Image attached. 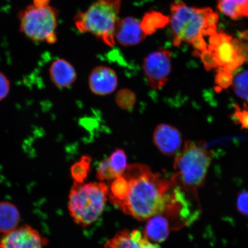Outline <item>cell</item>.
Masks as SVG:
<instances>
[{
	"label": "cell",
	"instance_id": "3957f363",
	"mask_svg": "<svg viewBox=\"0 0 248 248\" xmlns=\"http://www.w3.org/2000/svg\"><path fill=\"white\" fill-rule=\"evenodd\" d=\"M212 154L202 141H187L176 155L170 181L192 202L198 205V190L204 184Z\"/></svg>",
	"mask_w": 248,
	"mask_h": 248
},
{
	"label": "cell",
	"instance_id": "5b68a950",
	"mask_svg": "<svg viewBox=\"0 0 248 248\" xmlns=\"http://www.w3.org/2000/svg\"><path fill=\"white\" fill-rule=\"evenodd\" d=\"M120 6L121 0H97L86 11L76 15L74 23L80 32L91 33L105 45L113 46Z\"/></svg>",
	"mask_w": 248,
	"mask_h": 248
},
{
	"label": "cell",
	"instance_id": "6da1fadb",
	"mask_svg": "<svg viewBox=\"0 0 248 248\" xmlns=\"http://www.w3.org/2000/svg\"><path fill=\"white\" fill-rule=\"evenodd\" d=\"M111 203L139 221L166 215L181 221L184 207L171 181L154 173L147 166L127 167L108 189Z\"/></svg>",
	"mask_w": 248,
	"mask_h": 248
},
{
	"label": "cell",
	"instance_id": "2e32d148",
	"mask_svg": "<svg viewBox=\"0 0 248 248\" xmlns=\"http://www.w3.org/2000/svg\"><path fill=\"white\" fill-rule=\"evenodd\" d=\"M217 7L232 20L248 18V0H218Z\"/></svg>",
	"mask_w": 248,
	"mask_h": 248
},
{
	"label": "cell",
	"instance_id": "8fae6325",
	"mask_svg": "<svg viewBox=\"0 0 248 248\" xmlns=\"http://www.w3.org/2000/svg\"><path fill=\"white\" fill-rule=\"evenodd\" d=\"M118 77L111 68L99 66L92 71L89 78V86L95 95L105 96L111 94L117 88Z\"/></svg>",
	"mask_w": 248,
	"mask_h": 248
},
{
	"label": "cell",
	"instance_id": "7402d4cb",
	"mask_svg": "<svg viewBox=\"0 0 248 248\" xmlns=\"http://www.w3.org/2000/svg\"><path fill=\"white\" fill-rule=\"evenodd\" d=\"M117 178L110 165L108 158L102 160L99 164L97 170V178L100 181L115 179Z\"/></svg>",
	"mask_w": 248,
	"mask_h": 248
},
{
	"label": "cell",
	"instance_id": "cb8c5ba5",
	"mask_svg": "<svg viewBox=\"0 0 248 248\" xmlns=\"http://www.w3.org/2000/svg\"><path fill=\"white\" fill-rule=\"evenodd\" d=\"M233 117L236 123L240 124L242 128L248 129V109L247 107L242 108L235 105Z\"/></svg>",
	"mask_w": 248,
	"mask_h": 248
},
{
	"label": "cell",
	"instance_id": "ffe728a7",
	"mask_svg": "<svg viewBox=\"0 0 248 248\" xmlns=\"http://www.w3.org/2000/svg\"><path fill=\"white\" fill-rule=\"evenodd\" d=\"M232 86L238 97L248 100V70L244 71L234 77Z\"/></svg>",
	"mask_w": 248,
	"mask_h": 248
},
{
	"label": "cell",
	"instance_id": "4316f807",
	"mask_svg": "<svg viewBox=\"0 0 248 248\" xmlns=\"http://www.w3.org/2000/svg\"><path fill=\"white\" fill-rule=\"evenodd\" d=\"M143 248H160L155 245L152 244L150 241H148L144 245Z\"/></svg>",
	"mask_w": 248,
	"mask_h": 248
},
{
	"label": "cell",
	"instance_id": "d4e9b609",
	"mask_svg": "<svg viewBox=\"0 0 248 248\" xmlns=\"http://www.w3.org/2000/svg\"><path fill=\"white\" fill-rule=\"evenodd\" d=\"M11 82L5 74L0 71V102L8 97L11 91Z\"/></svg>",
	"mask_w": 248,
	"mask_h": 248
},
{
	"label": "cell",
	"instance_id": "52a82bcc",
	"mask_svg": "<svg viewBox=\"0 0 248 248\" xmlns=\"http://www.w3.org/2000/svg\"><path fill=\"white\" fill-rule=\"evenodd\" d=\"M143 71L150 88L159 90L168 81L172 70V53L169 49L160 48L144 59Z\"/></svg>",
	"mask_w": 248,
	"mask_h": 248
},
{
	"label": "cell",
	"instance_id": "5bb4252c",
	"mask_svg": "<svg viewBox=\"0 0 248 248\" xmlns=\"http://www.w3.org/2000/svg\"><path fill=\"white\" fill-rule=\"evenodd\" d=\"M148 241L139 231L124 230L105 245V248H142Z\"/></svg>",
	"mask_w": 248,
	"mask_h": 248
},
{
	"label": "cell",
	"instance_id": "d6986e66",
	"mask_svg": "<svg viewBox=\"0 0 248 248\" xmlns=\"http://www.w3.org/2000/svg\"><path fill=\"white\" fill-rule=\"evenodd\" d=\"M110 165L118 177L122 176L127 167L126 155L123 150L117 149L108 157Z\"/></svg>",
	"mask_w": 248,
	"mask_h": 248
},
{
	"label": "cell",
	"instance_id": "44dd1931",
	"mask_svg": "<svg viewBox=\"0 0 248 248\" xmlns=\"http://www.w3.org/2000/svg\"><path fill=\"white\" fill-rule=\"evenodd\" d=\"M115 101L118 106L122 109L130 110L135 106L136 96L131 90L124 89L118 92Z\"/></svg>",
	"mask_w": 248,
	"mask_h": 248
},
{
	"label": "cell",
	"instance_id": "30bf717a",
	"mask_svg": "<svg viewBox=\"0 0 248 248\" xmlns=\"http://www.w3.org/2000/svg\"><path fill=\"white\" fill-rule=\"evenodd\" d=\"M146 36L141 29L140 21L136 18L126 17L118 20L114 30V38L121 46L138 45L143 41Z\"/></svg>",
	"mask_w": 248,
	"mask_h": 248
},
{
	"label": "cell",
	"instance_id": "e0dca14e",
	"mask_svg": "<svg viewBox=\"0 0 248 248\" xmlns=\"http://www.w3.org/2000/svg\"><path fill=\"white\" fill-rule=\"evenodd\" d=\"M169 23L170 16L156 11L147 12L140 21L141 29L146 36L153 35Z\"/></svg>",
	"mask_w": 248,
	"mask_h": 248
},
{
	"label": "cell",
	"instance_id": "277c9868",
	"mask_svg": "<svg viewBox=\"0 0 248 248\" xmlns=\"http://www.w3.org/2000/svg\"><path fill=\"white\" fill-rule=\"evenodd\" d=\"M108 192L105 183L83 184L74 181L68 205L74 221L86 227L97 221L103 212Z\"/></svg>",
	"mask_w": 248,
	"mask_h": 248
},
{
	"label": "cell",
	"instance_id": "ac0fdd59",
	"mask_svg": "<svg viewBox=\"0 0 248 248\" xmlns=\"http://www.w3.org/2000/svg\"><path fill=\"white\" fill-rule=\"evenodd\" d=\"M91 157L88 156H83L78 162L74 163L71 167L70 173L74 181L83 183L88 177L91 163Z\"/></svg>",
	"mask_w": 248,
	"mask_h": 248
},
{
	"label": "cell",
	"instance_id": "7c38bea8",
	"mask_svg": "<svg viewBox=\"0 0 248 248\" xmlns=\"http://www.w3.org/2000/svg\"><path fill=\"white\" fill-rule=\"evenodd\" d=\"M48 72L52 84L59 89L69 88L77 78L75 68L63 59H58L52 62Z\"/></svg>",
	"mask_w": 248,
	"mask_h": 248
},
{
	"label": "cell",
	"instance_id": "9c48e42d",
	"mask_svg": "<svg viewBox=\"0 0 248 248\" xmlns=\"http://www.w3.org/2000/svg\"><path fill=\"white\" fill-rule=\"evenodd\" d=\"M154 143L166 156L175 155L182 146V138L177 128L169 124H159L153 133Z\"/></svg>",
	"mask_w": 248,
	"mask_h": 248
},
{
	"label": "cell",
	"instance_id": "7a4b0ae2",
	"mask_svg": "<svg viewBox=\"0 0 248 248\" xmlns=\"http://www.w3.org/2000/svg\"><path fill=\"white\" fill-rule=\"evenodd\" d=\"M170 11L173 45L187 43L193 46L194 54L200 57L208 47L204 37L217 32L218 15L210 8L189 7L181 1L173 2Z\"/></svg>",
	"mask_w": 248,
	"mask_h": 248
},
{
	"label": "cell",
	"instance_id": "ba28073f",
	"mask_svg": "<svg viewBox=\"0 0 248 248\" xmlns=\"http://www.w3.org/2000/svg\"><path fill=\"white\" fill-rule=\"evenodd\" d=\"M47 244L46 238L28 225L18 226L0 237V248H44Z\"/></svg>",
	"mask_w": 248,
	"mask_h": 248
},
{
	"label": "cell",
	"instance_id": "8992f818",
	"mask_svg": "<svg viewBox=\"0 0 248 248\" xmlns=\"http://www.w3.org/2000/svg\"><path fill=\"white\" fill-rule=\"evenodd\" d=\"M20 31L27 38L36 42L53 44L57 42L58 12L46 5L28 6L20 12Z\"/></svg>",
	"mask_w": 248,
	"mask_h": 248
},
{
	"label": "cell",
	"instance_id": "4fadbf2b",
	"mask_svg": "<svg viewBox=\"0 0 248 248\" xmlns=\"http://www.w3.org/2000/svg\"><path fill=\"white\" fill-rule=\"evenodd\" d=\"M170 230V223L166 217L162 215L155 216L148 219L144 235L148 240L161 243L168 238Z\"/></svg>",
	"mask_w": 248,
	"mask_h": 248
},
{
	"label": "cell",
	"instance_id": "484cf974",
	"mask_svg": "<svg viewBox=\"0 0 248 248\" xmlns=\"http://www.w3.org/2000/svg\"><path fill=\"white\" fill-rule=\"evenodd\" d=\"M237 207L239 212L248 216V192H243L238 197Z\"/></svg>",
	"mask_w": 248,
	"mask_h": 248
},
{
	"label": "cell",
	"instance_id": "9a60e30c",
	"mask_svg": "<svg viewBox=\"0 0 248 248\" xmlns=\"http://www.w3.org/2000/svg\"><path fill=\"white\" fill-rule=\"evenodd\" d=\"M20 213L16 206L8 201L0 202V232L6 234L18 227Z\"/></svg>",
	"mask_w": 248,
	"mask_h": 248
},
{
	"label": "cell",
	"instance_id": "603a6c76",
	"mask_svg": "<svg viewBox=\"0 0 248 248\" xmlns=\"http://www.w3.org/2000/svg\"><path fill=\"white\" fill-rule=\"evenodd\" d=\"M233 77L232 73L227 72L222 69H217L215 79L217 88L221 90L229 88L232 84Z\"/></svg>",
	"mask_w": 248,
	"mask_h": 248
}]
</instances>
